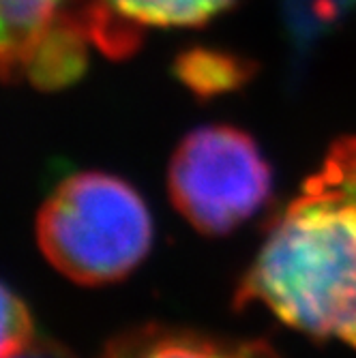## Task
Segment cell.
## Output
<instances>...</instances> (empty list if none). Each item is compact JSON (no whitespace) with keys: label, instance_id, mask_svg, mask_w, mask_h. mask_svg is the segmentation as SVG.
<instances>
[{"label":"cell","instance_id":"7a4b0ae2","mask_svg":"<svg viewBox=\"0 0 356 358\" xmlns=\"http://www.w3.org/2000/svg\"><path fill=\"white\" fill-rule=\"evenodd\" d=\"M48 262L82 285L124 279L150 249L152 223L140 193L124 180L82 172L64 178L37 215Z\"/></svg>","mask_w":356,"mask_h":358},{"label":"cell","instance_id":"9c48e42d","mask_svg":"<svg viewBox=\"0 0 356 358\" xmlns=\"http://www.w3.org/2000/svg\"><path fill=\"white\" fill-rule=\"evenodd\" d=\"M313 176L339 189L356 202V136L333 144L325 159V166Z\"/></svg>","mask_w":356,"mask_h":358},{"label":"cell","instance_id":"8992f818","mask_svg":"<svg viewBox=\"0 0 356 358\" xmlns=\"http://www.w3.org/2000/svg\"><path fill=\"white\" fill-rule=\"evenodd\" d=\"M101 358H279L264 341H230L193 331L144 327L108 343Z\"/></svg>","mask_w":356,"mask_h":358},{"label":"cell","instance_id":"5b68a950","mask_svg":"<svg viewBox=\"0 0 356 358\" xmlns=\"http://www.w3.org/2000/svg\"><path fill=\"white\" fill-rule=\"evenodd\" d=\"M0 54L7 80H24L41 54L82 30L67 0H0Z\"/></svg>","mask_w":356,"mask_h":358},{"label":"cell","instance_id":"3957f363","mask_svg":"<svg viewBox=\"0 0 356 358\" xmlns=\"http://www.w3.org/2000/svg\"><path fill=\"white\" fill-rule=\"evenodd\" d=\"M168 189L196 230L225 234L266 202L271 170L247 134L225 124L200 127L178 144Z\"/></svg>","mask_w":356,"mask_h":358},{"label":"cell","instance_id":"30bf717a","mask_svg":"<svg viewBox=\"0 0 356 358\" xmlns=\"http://www.w3.org/2000/svg\"><path fill=\"white\" fill-rule=\"evenodd\" d=\"M352 3L354 0H290L292 26L301 37H311L325 30L327 24L339 20Z\"/></svg>","mask_w":356,"mask_h":358},{"label":"cell","instance_id":"ba28073f","mask_svg":"<svg viewBox=\"0 0 356 358\" xmlns=\"http://www.w3.org/2000/svg\"><path fill=\"white\" fill-rule=\"evenodd\" d=\"M35 345V327L24 301L11 287H3V339L0 358H15Z\"/></svg>","mask_w":356,"mask_h":358},{"label":"cell","instance_id":"8fae6325","mask_svg":"<svg viewBox=\"0 0 356 358\" xmlns=\"http://www.w3.org/2000/svg\"><path fill=\"white\" fill-rule=\"evenodd\" d=\"M15 358H60V356H56L52 350H39V348L32 345L30 350H26L24 354H20Z\"/></svg>","mask_w":356,"mask_h":358},{"label":"cell","instance_id":"6da1fadb","mask_svg":"<svg viewBox=\"0 0 356 358\" xmlns=\"http://www.w3.org/2000/svg\"><path fill=\"white\" fill-rule=\"evenodd\" d=\"M249 303L356 350V202L311 176L273 223L236 292V307Z\"/></svg>","mask_w":356,"mask_h":358},{"label":"cell","instance_id":"277c9868","mask_svg":"<svg viewBox=\"0 0 356 358\" xmlns=\"http://www.w3.org/2000/svg\"><path fill=\"white\" fill-rule=\"evenodd\" d=\"M232 0H67L92 45L108 56L138 50L148 26H198Z\"/></svg>","mask_w":356,"mask_h":358},{"label":"cell","instance_id":"52a82bcc","mask_svg":"<svg viewBox=\"0 0 356 358\" xmlns=\"http://www.w3.org/2000/svg\"><path fill=\"white\" fill-rule=\"evenodd\" d=\"M174 73L198 96H215L238 88L251 76V64L215 50H189L176 60Z\"/></svg>","mask_w":356,"mask_h":358}]
</instances>
